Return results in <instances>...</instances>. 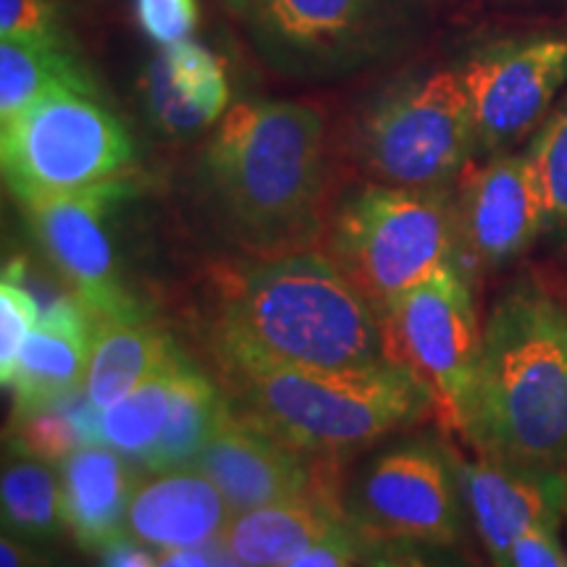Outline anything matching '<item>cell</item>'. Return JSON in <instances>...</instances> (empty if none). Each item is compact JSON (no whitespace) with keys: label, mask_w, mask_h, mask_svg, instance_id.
Returning <instances> with one entry per match:
<instances>
[{"label":"cell","mask_w":567,"mask_h":567,"mask_svg":"<svg viewBox=\"0 0 567 567\" xmlns=\"http://www.w3.org/2000/svg\"><path fill=\"white\" fill-rule=\"evenodd\" d=\"M224 402L226 394L218 392L208 375H203L195 365L184 363L176 375L168 421L153 450L140 460L142 467L158 473L193 465L197 452L213 434Z\"/></svg>","instance_id":"23"},{"label":"cell","mask_w":567,"mask_h":567,"mask_svg":"<svg viewBox=\"0 0 567 567\" xmlns=\"http://www.w3.org/2000/svg\"><path fill=\"white\" fill-rule=\"evenodd\" d=\"M308 457L247 421L226 400L210 439L197 452L193 465L216 484L226 505L237 515L331 484L329 473H323L331 460L316 465Z\"/></svg>","instance_id":"12"},{"label":"cell","mask_w":567,"mask_h":567,"mask_svg":"<svg viewBox=\"0 0 567 567\" xmlns=\"http://www.w3.org/2000/svg\"><path fill=\"white\" fill-rule=\"evenodd\" d=\"M184 363L187 358L179 354L151 379L142 381L137 389L113 402L111 408L97 410L95 444H109L124 457H145L161 439L163 425L168 421L176 375Z\"/></svg>","instance_id":"24"},{"label":"cell","mask_w":567,"mask_h":567,"mask_svg":"<svg viewBox=\"0 0 567 567\" xmlns=\"http://www.w3.org/2000/svg\"><path fill=\"white\" fill-rule=\"evenodd\" d=\"M134 147L95 92L53 90L0 124L6 187L21 203L118 182Z\"/></svg>","instance_id":"6"},{"label":"cell","mask_w":567,"mask_h":567,"mask_svg":"<svg viewBox=\"0 0 567 567\" xmlns=\"http://www.w3.org/2000/svg\"><path fill=\"white\" fill-rule=\"evenodd\" d=\"M509 567H567V544L563 542V528L542 526L528 528L515 538L507 557Z\"/></svg>","instance_id":"31"},{"label":"cell","mask_w":567,"mask_h":567,"mask_svg":"<svg viewBox=\"0 0 567 567\" xmlns=\"http://www.w3.org/2000/svg\"><path fill=\"white\" fill-rule=\"evenodd\" d=\"M350 523L337 492L326 484L295 499L231 515L218 544L231 565L295 567L305 551Z\"/></svg>","instance_id":"18"},{"label":"cell","mask_w":567,"mask_h":567,"mask_svg":"<svg viewBox=\"0 0 567 567\" xmlns=\"http://www.w3.org/2000/svg\"><path fill=\"white\" fill-rule=\"evenodd\" d=\"M40 302L30 287H24V266L11 260L0 281V379H9L21 347L40 318Z\"/></svg>","instance_id":"28"},{"label":"cell","mask_w":567,"mask_h":567,"mask_svg":"<svg viewBox=\"0 0 567 567\" xmlns=\"http://www.w3.org/2000/svg\"><path fill=\"white\" fill-rule=\"evenodd\" d=\"M226 400L247 421L310 457L334 460L421 421V381L400 365L281 368L218 365Z\"/></svg>","instance_id":"4"},{"label":"cell","mask_w":567,"mask_h":567,"mask_svg":"<svg viewBox=\"0 0 567 567\" xmlns=\"http://www.w3.org/2000/svg\"><path fill=\"white\" fill-rule=\"evenodd\" d=\"M203 184L243 250L255 258L305 250L321 234L323 113L300 101L234 105L205 147Z\"/></svg>","instance_id":"2"},{"label":"cell","mask_w":567,"mask_h":567,"mask_svg":"<svg viewBox=\"0 0 567 567\" xmlns=\"http://www.w3.org/2000/svg\"><path fill=\"white\" fill-rule=\"evenodd\" d=\"M140 30L158 45L189 40L197 27V0H134Z\"/></svg>","instance_id":"30"},{"label":"cell","mask_w":567,"mask_h":567,"mask_svg":"<svg viewBox=\"0 0 567 567\" xmlns=\"http://www.w3.org/2000/svg\"><path fill=\"white\" fill-rule=\"evenodd\" d=\"M457 200L442 184H368L347 197L326 234V255L375 308L460 264Z\"/></svg>","instance_id":"5"},{"label":"cell","mask_w":567,"mask_h":567,"mask_svg":"<svg viewBox=\"0 0 567 567\" xmlns=\"http://www.w3.org/2000/svg\"><path fill=\"white\" fill-rule=\"evenodd\" d=\"M122 195V184L109 182L27 203L34 237L95 321L142 316L118 276L109 234V213Z\"/></svg>","instance_id":"11"},{"label":"cell","mask_w":567,"mask_h":567,"mask_svg":"<svg viewBox=\"0 0 567 567\" xmlns=\"http://www.w3.org/2000/svg\"><path fill=\"white\" fill-rule=\"evenodd\" d=\"M563 528H565V544H567V509H565V523H563Z\"/></svg>","instance_id":"35"},{"label":"cell","mask_w":567,"mask_h":567,"mask_svg":"<svg viewBox=\"0 0 567 567\" xmlns=\"http://www.w3.org/2000/svg\"><path fill=\"white\" fill-rule=\"evenodd\" d=\"M460 434L478 455L567 471V287L528 276L494 305Z\"/></svg>","instance_id":"3"},{"label":"cell","mask_w":567,"mask_h":567,"mask_svg":"<svg viewBox=\"0 0 567 567\" xmlns=\"http://www.w3.org/2000/svg\"><path fill=\"white\" fill-rule=\"evenodd\" d=\"M528 155L544 197V234L567 239V95L536 130Z\"/></svg>","instance_id":"26"},{"label":"cell","mask_w":567,"mask_h":567,"mask_svg":"<svg viewBox=\"0 0 567 567\" xmlns=\"http://www.w3.org/2000/svg\"><path fill=\"white\" fill-rule=\"evenodd\" d=\"M481 153H499L526 140L549 116L567 82V38L496 42L460 69Z\"/></svg>","instance_id":"10"},{"label":"cell","mask_w":567,"mask_h":567,"mask_svg":"<svg viewBox=\"0 0 567 567\" xmlns=\"http://www.w3.org/2000/svg\"><path fill=\"white\" fill-rule=\"evenodd\" d=\"M101 555L105 565H126V567L158 565V551H153L151 547H145V544L140 542H132V538L126 536L111 542Z\"/></svg>","instance_id":"32"},{"label":"cell","mask_w":567,"mask_h":567,"mask_svg":"<svg viewBox=\"0 0 567 567\" xmlns=\"http://www.w3.org/2000/svg\"><path fill=\"white\" fill-rule=\"evenodd\" d=\"M221 3H224L229 11L239 13V17H250L255 0H221Z\"/></svg>","instance_id":"34"},{"label":"cell","mask_w":567,"mask_h":567,"mask_svg":"<svg viewBox=\"0 0 567 567\" xmlns=\"http://www.w3.org/2000/svg\"><path fill=\"white\" fill-rule=\"evenodd\" d=\"M208 339L216 365H394L379 308L329 255L313 250L221 268Z\"/></svg>","instance_id":"1"},{"label":"cell","mask_w":567,"mask_h":567,"mask_svg":"<svg viewBox=\"0 0 567 567\" xmlns=\"http://www.w3.org/2000/svg\"><path fill=\"white\" fill-rule=\"evenodd\" d=\"M134 486L124 455L109 444H84L63 460V526L82 549L103 551L124 536Z\"/></svg>","instance_id":"20"},{"label":"cell","mask_w":567,"mask_h":567,"mask_svg":"<svg viewBox=\"0 0 567 567\" xmlns=\"http://www.w3.org/2000/svg\"><path fill=\"white\" fill-rule=\"evenodd\" d=\"M179 354L172 337L142 321V316L101 318L95 321L82 392L92 408L105 410Z\"/></svg>","instance_id":"21"},{"label":"cell","mask_w":567,"mask_h":567,"mask_svg":"<svg viewBox=\"0 0 567 567\" xmlns=\"http://www.w3.org/2000/svg\"><path fill=\"white\" fill-rule=\"evenodd\" d=\"M473 153L476 124L460 69L402 82L373 105L360 132V163L381 184H444Z\"/></svg>","instance_id":"7"},{"label":"cell","mask_w":567,"mask_h":567,"mask_svg":"<svg viewBox=\"0 0 567 567\" xmlns=\"http://www.w3.org/2000/svg\"><path fill=\"white\" fill-rule=\"evenodd\" d=\"M30 563H32V551L21 549L17 544V538H11V536L0 538V565L19 567V565H30Z\"/></svg>","instance_id":"33"},{"label":"cell","mask_w":567,"mask_h":567,"mask_svg":"<svg viewBox=\"0 0 567 567\" xmlns=\"http://www.w3.org/2000/svg\"><path fill=\"white\" fill-rule=\"evenodd\" d=\"M153 122L172 137H189L221 122L229 80L216 53L193 40L163 45L142 80Z\"/></svg>","instance_id":"19"},{"label":"cell","mask_w":567,"mask_h":567,"mask_svg":"<svg viewBox=\"0 0 567 567\" xmlns=\"http://www.w3.org/2000/svg\"><path fill=\"white\" fill-rule=\"evenodd\" d=\"M379 313L389 360L421 381L439 421L460 434L484 339L463 268H442Z\"/></svg>","instance_id":"8"},{"label":"cell","mask_w":567,"mask_h":567,"mask_svg":"<svg viewBox=\"0 0 567 567\" xmlns=\"http://www.w3.org/2000/svg\"><path fill=\"white\" fill-rule=\"evenodd\" d=\"M457 481L478 538L496 565H507L515 538L528 528H563L567 509V471H549L481 455L457 460Z\"/></svg>","instance_id":"14"},{"label":"cell","mask_w":567,"mask_h":567,"mask_svg":"<svg viewBox=\"0 0 567 567\" xmlns=\"http://www.w3.org/2000/svg\"><path fill=\"white\" fill-rule=\"evenodd\" d=\"M379 13L381 0H255L247 19L268 53L308 66L363 45Z\"/></svg>","instance_id":"17"},{"label":"cell","mask_w":567,"mask_h":567,"mask_svg":"<svg viewBox=\"0 0 567 567\" xmlns=\"http://www.w3.org/2000/svg\"><path fill=\"white\" fill-rule=\"evenodd\" d=\"M455 200L463 247L484 266L520 258L544 234V197L528 151L465 166Z\"/></svg>","instance_id":"13"},{"label":"cell","mask_w":567,"mask_h":567,"mask_svg":"<svg viewBox=\"0 0 567 567\" xmlns=\"http://www.w3.org/2000/svg\"><path fill=\"white\" fill-rule=\"evenodd\" d=\"M69 400L13 417L17 421L13 436H17V444L24 450V455H34L45 460V463H63L71 452L87 444L80 423H76L74 413H71Z\"/></svg>","instance_id":"27"},{"label":"cell","mask_w":567,"mask_h":567,"mask_svg":"<svg viewBox=\"0 0 567 567\" xmlns=\"http://www.w3.org/2000/svg\"><path fill=\"white\" fill-rule=\"evenodd\" d=\"M95 318L80 297H59L42 310L3 386L13 392V417L59 405L82 392Z\"/></svg>","instance_id":"15"},{"label":"cell","mask_w":567,"mask_h":567,"mask_svg":"<svg viewBox=\"0 0 567 567\" xmlns=\"http://www.w3.org/2000/svg\"><path fill=\"white\" fill-rule=\"evenodd\" d=\"M53 90L97 92L90 71L63 42H0V124Z\"/></svg>","instance_id":"22"},{"label":"cell","mask_w":567,"mask_h":567,"mask_svg":"<svg viewBox=\"0 0 567 567\" xmlns=\"http://www.w3.org/2000/svg\"><path fill=\"white\" fill-rule=\"evenodd\" d=\"M3 523L13 536L51 538L63 526V488L51 463L27 455L13 457L0 481Z\"/></svg>","instance_id":"25"},{"label":"cell","mask_w":567,"mask_h":567,"mask_svg":"<svg viewBox=\"0 0 567 567\" xmlns=\"http://www.w3.org/2000/svg\"><path fill=\"white\" fill-rule=\"evenodd\" d=\"M231 507L216 484L195 465L158 471L134 486L124 536L155 551L218 542Z\"/></svg>","instance_id":"16"},{"label":"cell","mask_w":567,"mask_h":567,"mask_svg":"<svg viewBox=\"0 0 567 567\" xmlns=\"http://www.w3.org/2000/svg\"><path fill=\"white\" fill-rule=\"evenodd\" d=\"M452 457L429 442L375 457L354 496V520L373 538L452 547L463 534Z\"/></svg>","instance_id":"9"},{"label":"cell","mask_w":567,"mask_h":567,"mask_svg":"<svg viewBox=\"0 0 567 567\" xmlns=\"http://www.w3.org/2000/svg\"><path fill=\"white\" fill-rule=\"evenodd\" d=\"M0 40L63 42L53 0H0Z\"/></svg>","instance_id":"29"}]
</instances>
